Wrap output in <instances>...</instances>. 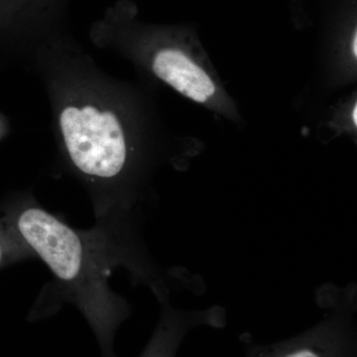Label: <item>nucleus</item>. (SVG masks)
Wrapping results in <instances>:
<instances>
[{"label":"nucleus","instance_id":"nucleus-2","mask_svg":"<svg viewBox=\"0 0 357 357\" xmlns=\"http://www.w3.org/2000/svg\"><path fill=\"white\" fill-rule=\"evenodd\" d=\"M0 223L29 255H38L66 295L83 312L102 357H116L114 337L129 316L126 301L109 288L110 271L126 265L136 280L149 285L159 273L144 244L114 241L105 229L70 227L42 208L30 192H16L0 203Z\"/></svg>","mask_w":357,"mask_h":357},{"label":"nucleus","instance_id":"nucleus-1","mask_svg":"<svg viewBox=\"0 0 357 357\" xmlns=\"http://www.w3.org/2000/svg\"><path fill=\"white\" fill-rule=\"evenodd\" d=\"M27 63L48 98L66 169L88 191L100 220L128 218L144 197L156 153L142 96L61 35L41 42Z\"/></svg>","mask_w":357,"mask_h":357},{"label":"nucleus","instance_id":"nucleus-6","mask_svg":"<svg viewBox=\"0 0 357 357\" xmlns=\"http://www.w3.org/2000/svg\"><path fill=\"white\" fill-rule=\"evenodd\" d=\"M10 132V122L7 116L0 112V141Z\"/></svg>","mask_w":357,"mask_h":357},{"label":"nucleus","instance_id":"nucleus-3","mask_svg":"<svg viewBox=\"0 0 357 357\" xmlns=\"http://www.w3.org/2000/svg\"><path fill=\"white\" fill-rule=\"evenodd\" d=\"M318 323L287 340L259 344L241 335L244 357H357V286L326 284L316 292Z\"/></svg>","mask_w":357,"mask_h":357},{"label":"nucleus","instance_id":"nucleus-7","mask_svg":"<svg viewBox=\"0 0 357 357\" xmlns=\"http://www.w3.org/2000/svg\"><path fill=\"white\" fill-rule=\"evenodd\" d=\"M357 36L356 33H354V38H352L351 42V54L352 56H354V58L357 57Z\"/></svg>","mask_w":357,"mask_h":357},{"label":"nucleus","instance_id":"nucleus-5","mask_svg":"<svg viewBox=\"0 0 357 357\" xmlns=\"http://www.w3.org/2000/svg\"><path fill=\"white\" fill-rule=\"evenodd\" d=\"M27 255L29 253L9 236L0 223V269L10 263L18 261Z\"/></svg>","mask_w":357,"mask_h":357},{"label":"nucleus","instance_id":"nucleus-8","mask_svg":"<svg viewBox=\"0 0 357 357\" xmlns=\"http://www.w3.org/2000/svg\"><path fill=\"white\" fill-rule=\"evenodd\" d=\"M356 112H357V107H356V105H354V109H352V112H351V119H352V122H354V126H357V115H356Z\"/></svg>","mask_w":357,"mask_h":357},{"label":"nucleus","instance_id":"nucleus-4","mask_svg":"<svg viewBox=\"0 0 357 357\" xmlns=\"http://www.w3.org/2000/svg\"><path fill=\"white\" fill-rule=\"evenodd\" d=\"M155 291L161 314L153 335L139 357H176L187 335L198 328H220L227 326L225 307L213 305L206 309H178L170 301L169 288Z\"/></svg>","mask_w":357,"mask_h":357}]
</instances>
